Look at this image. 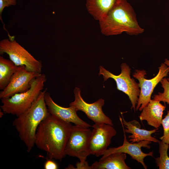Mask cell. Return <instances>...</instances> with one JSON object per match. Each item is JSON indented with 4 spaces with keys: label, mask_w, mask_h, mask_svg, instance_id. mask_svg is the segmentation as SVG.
I'll return each mask as SVG.
<instances>
[{
    "label": "cell",
    "mask_w": 169,
    "mask_h": 169,
    "mask_svg": "<svg viewBox=\"0 0 169 169\" xmlns=\"http://www.w3.org/2000/svg\"><path fill=\"white\" fill-rule=\"evenodd\" d=\"M72 127L71 123L61 120L49 114L37 129L35 145L46 152L49 159L61 161L66 156L64 150Z\"/></svg>",
    "instance_id": "1"
},
{
    "label": "cell",
    "mask_w": 169,
    "mask_h": 169,
    "mask_svg": "<svg viewBox=\"0 0 169 169\" xmlns=\"http://www.w3.org/2000/svg\"><path fill=\"white\" fill-rule=\"evenodd\" d=\"M99 22L101 33L107 36L124 32L137 35L144 31L139 24L132 6L126 0H121Z\"/></svg>",
    "instance_id": "2"
},
{
    "label": "cell",
    "mask_w": 169,
    "mask_h": 169,
    "mask_svg": "<svg viewBox=\"0 0 169 169\" xmlns=\"http://www.w3.org/2000/svg\"><path fill=\"white\" fill-rule=\"evenodd\" d=\"M47 90L46 88L42 91L30 107L17 116L13 122L28 152L35 145V135L39 125L50 114L44 98Z\"/></svg>",
    "instance_id": "3"
},
{
    "label": "cell",
    "mask_w": 169,
    "mask_h": 169,
    "mask_svg": "<svg viewBox=\"0 0 169 169\" xmlns=\"http://www.w3.org/2000/svg\"><path fill=\"white\" fill-rule=\"evenodd\" d=\"M47 80L46 75L41 74L32 81L27 91L14 94L10 97L1 99V108L4 113L18 116L32 105L44 89Z\"/></svg>",
    "instance_id": "4"
},
{
    "label": "cell",
    "mask_w": 169,
    "mask_h": 169,
    "mask_svg": "<svg viewBox=\"0 0 169 169\" xmlns=\"http://www.w3.org/2000/svg\"><path fill=\"white\" fill-rule=\"evenodd\" d=\"M6 53L16 66L24 65L28 71L41 74V61L36 59L16 40L4 39L0 41V54Z\"/></svg>",
    "instance_id": "5"
},
{
    "label": "cell",
    "mask_w": 169,
    "mask_h": 169,
    "mask_svg": "<svg viewBox=\"0 0 169 169\" xmlns=\"http://www.w3.org/2000/svg\"><path fill=\"white\" fill-rule=\"evenodd\" d=\"M92 131L81 126L72 125L65 150V156L78 158L81 164L86 163L87 158L90 154L89 144Z\"/></svg>",
    "instance_id": "6"
},
{
    "label": "cell",
    "mask_w": 169,
    "mask_h": 169,
    "mask_svg": "<svg viewBox=\"0 0 169 169\" xmlns=\"http://www.w3.org/2000/svg\"><path fill=\"white\" fill-rule=\"evenodd\" d=\"M120 67L121 73L118 75H115L103 66H100L99 75H103L104 81L110 78L115 80L117 89L128 95L132 105L131 109H133L135 112L140 92L139 84L134 79L131 78V69L128 65L125 63H122Z\"/></svg>",
    "instance_id": "7"
},
{
    "label": "cell",
    "mask_w": 169,
    "mask_h": 169,
    "mask_svg": "<svg viewBox=\"0 0 169 169\" xmlns=\"http://www.w3.org/2000/svg\"><path fill=\"white\" fill-rule=\"evenodd\" d=\"M159 71L156 76L150 79H146V71L144 69L135 70L133 76L139 81L140 92L136 110L142 111L151 100L153 90L157 84L164 78L167 77L169 73V67L164 63L161 64L158 68Z\"/></svg>",
    "instance_id": "8"
},
{
    "label": "cell",
    "mask_w": 169,
    "mask_h": 169,
    "mask_svg": "<svg viewBox=\"0 0 169 169\" xmlns=\"http://www.w3.org/2000/svg\"><path fill=\"white\" fill-rule=\"evenodd\" d=\"M80 92L79 88H74V92L75 100L70 103L69 106L74 107L77 111L83 112L88 118L95 124L105 123L113 126L111 120L102 111V107L105 104L104 100L101 98L93 103H88L82 99Z\"/></svg>",
    "instance_id": "9"
},
{
    "label": "cell",
    "mask_w": 169,
    "mask_h": 169,
    "mask_svg": "<svg viewBox=\"0 0 169 169\" xmlns=\"http://www.w3.org/2000/svg\"><path fill=\"white\" fill-rule=\"evenodd\" d=\"M41 74L28 71L24 65L18 66L7 86L0 92V98H7L25 92L30 87L33 80Z\"/></svg>",
    "instance_id": "10"
},
{
    "label": "cell",
    "mask_w": 169,
    "mask_h": 169,
    "mask_svg": "<svg viewBox=\"0 0 169 169\" xmlns=\"http://www.w3.org/2000/svg\"><path fill=\"white\" fill-rule=\"evenodd\" d=\"M92 127L93 129L90 142L89 152L90 154L98 157L107 149L116 132L112 125L105 123L95 124Z\"/></svg>",
    "instance_id": "11"
},
{
    "label": "cell",
    "mask_w": 169,
    "mask_h": 169,
    "mask_svg": "<svg viewBox=\"0 0 169 169\" xmlns=\"http://www.w3.org/2000/svg\"><path fill=\"white\" fill-rule=\"evenodd\" d=\"M119 119L122 125L124 133V139L123 144L117 147H111L107 149L103 153L102 158L113 153H124L127 154L131 156L132 158L136 160L138 163H141L145 169L147 168V166L144 161L145 157L150 156H153V151L148 153L143 152L141 147H143L148 149L150 148L149 144L151 141L144 140L138 142L130 143L127 140L123 128V125L122 118L119 116Z\"/></svg>",
    "instance_id": "12"
},
{
    "label": "cell",
    "mask_w": 169,
    "mask_h": 169,
    "mask_svg": "<svg viewBox=\"0 0 169 169\" xmlns=\"http://www.w3.org/2000/svg\"><path fill=\"white\" fill-rule=\"evenodd\" d=\"M44 100L48 111L53 116L63 121L73 123L75 125L88 128L90 125L81 120L77 115L76 109L72 106L64 107L56 103L47 91L44 95Z\"/></svg>",
    "instance_id": "13"
},
{
    "label": "cell",
    "mask_w": 169,
    "mask_h": 169,
    "mask_svg": "<svg viewBox=\"0 0 169 169\" xmlns=\"http://www.w3.org/2000/svg\"><path fill=\"white\" fill-rule=\"evenodd\" d=\"M158 101L151 100L148 105L144 107L139 116L141 121L145 120L148 125L158 129L161 125L163 111L166 106Z\"/></svg>",
    "instance_id": "14"
},
{
    "label": "cell",
    "mask_w": 169,
    "mask_h": 169,
    "mask_svg": "<svg viewBox=\"0 0 169 169\" xmlns=\"http://www.w3.org/2000/svg\"><path fill=\"white\" fill-rule=\"evenodd\" d=\"M121 115L125 131L131 134L128 136V138H130L129 141H131V143H135L147 140L158 143L159 141L151 136V134L156 132L158 129L155 128L151 130L141 129L139 122L135 120L127 122Z\"/></svg>",
    "instance_id": "15"
},
{
    "label": "cell",
    "mask_w": 169,
    "mask_h": 169,
    "mask_svg": "<svg viewBox=\"0 0 169 169\" xmlns=\"http://www.w3.org/2000/svg\"><path fill=\"white\" fill-rule=\"evenodd\" d=\"M121 0H86L88 12L99 21L104 18Z\"/></svg>",
    "instance_id": "16"
},
{
    "label": "cell",
    "mask_w": 169,
    "mask_h": 169,
    "mask_svg": "<svg viewBox=\"0 0 169 169\" xmlns=\"http://www.w3.org/2000/svg\"><path fill=\"white\" fill-rule=\"evenodd\" d=\"M126 158L125 153H111L94 162L92 169H131L125 162Z\"/></svg>",
    "instance_id": "17"
},
{
    "label": "cell",
    "mask_w": 169,
    "mask_h": 169,
    "mask_svg": "<svg viewBox=\"0 0 169 169\" xmlns=\"http://www.w3.org/2000/svg\"><path fill=\"white\" fill-rule=\"evenodd\" d=\"M18 67L10 59L0 56V90H3L7 86Z\"/></svg>",
    "instance_id": "18"
},
{
    "label": "cell",
    "mask_w": 169,
    "mask_h": 169,
    "mask_svg": "<svg viewBox=\"0 0 169 169\" xmlns=\"http://www.w3.org/2000/svg\"><path fill=\"white\" fill-rule=\"evenodd\" d=\"M159 157L155 158V162L159 169H169V157L167 154L169 145L159 141Z\"/></svg>",
    "instance_id": "19"
},
{
    "label": "cell",
    "mask_w": 169,
    "mask_h": 169,
    "mask_svg": "<svg viewBox=\"0 0 169 169\" xmlns=\"http://www.w3.org/2000/svg\"><path fill=\"white\" fill-rule=\"evenodd\" d=\"M164 89L163 92H159L153 96V99L169 105V78H163L160 82Z\"/></svg>",
    "instance_id": "20"
},
{
    "label": "cell",
    "mask_w": 169,
    "mask_h": 169,
    "mask_svg": "<svg viewBox=\"0 0 169 169\" xmlns=\"http://www.w3.org/2000/svg\"><path fill=\"white\" fill-rule=\"evenodd\" d=\"M161 125L163 129V135L160 137L163 142L169 145V110L167 111V114L162 119Z\"/></svg>",
    "instance_id": "21"
},
{
    "label": "cell",
    "mask_w": 169,
    "mask_h": 169,
    "mask_svg": "<svg viewBox=\"0 0 169 169\" xmlns=\"http://www.w3.org/2000/svg\"><path fill=\"white\" fill-rule=\"evenodd\" d=\"M17 4V0H0V19L2 22L4 29L7 31L9 38H11L12 36H11L7 29L5 28V24L3 21L2 18V13L4 8L11 6H15Z\"/></svg>",
    "instance_id": "22"
},
{
    "label": "cell",
    "mask_w": 169,
    "mask_h": 169,
    "mask_svg": "<svg viewBox=\"0 0 169 169\" xmlns=\"http://www.w3.org/2000/svg\"><path fill=\"white\" fill-rule=\"evenodd\" d=\"M44 168L45 169H57L58 168V166L54 161L50 159L45 162Z\"/></svg>",
    "instance_id": "23"
},
{
    "label": "cell",
    "mask_w": 169,
    "mask_h": 169,
    "mask_svg": "<svg viewBox=\"0 0 169 169\" xmlns=\"http://www.w3.org/2000/svg\"><path fill=\"white\" fill-rule=\"evenodd\" d=\"M76 168L75 169H92L91 166H89L88 163L81 164L79 162L77 163L76 165Z\"/></svg>",
    "instance_id": "24"
},
{
    "label": "cell",
    "mask_w": 169,
    "mask_h": 169,
    "mask_svg": "<svg viewBox=\"0 0 169 169\" xmlns=\"http://www.w3.org/2000/svg\"><path fill=\"white\" fill-rule=\"evenodd\" d=\"M165 64H166L167 66L169 67V60L166 59H165L164 62Z\"/></svg>",
    "instance_id": "25"
}]
</instances>
